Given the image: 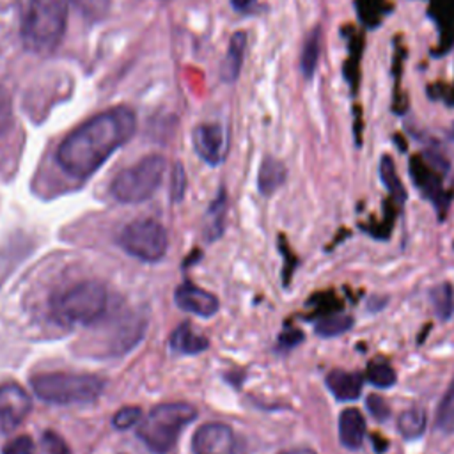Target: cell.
Returning <instances> with one entry per match:
<instances>
[{"mask_svg":"<svg viewBox=\"0 0 454 454\" xmlns=\"http://www.w3.org/2000/svg\"><path fill=\"white\" fill-rule=\"evenodd\" d=\"M245 48H247V32H243V30L234 32L229 41V48H227L225 59L222 62V67H220V76L225 83H232L238 80L241 66H243Z\"/></svg>","mask_w":454,"mask_h":454,"instance_id":"4fadbf2b","label":"cell"},{"mask_svg":"<svg viewBox=\"0 0 454 454\" xmlns=\"http://www.w3.org/2000/svg\"><path fill=\"white\" fill-rule=\"evenodd\" d=\"M32 408L30 395L27 390L14 383L0 385V426L4 429H14L20 426Z\"/></svg>","mask_w":454,"mask_h":454,"instance_id":"30bf717a","label":"cell"},{"mask_svg":"<svg viewBox=\"0 0 454 454\" xmlns=\"http://www.w3.org/2000/svg\"><path fill=\"white\" fill-rule=\"evenodd\" d=\"M165 158L149 154L121 170L110 183V193L122 204H138L154 195L165 174Z\"/></svg>","mask_w":454,"mask_h":454,"instance_id":"8992f818","label":"cell"},{"mask_svg":"<svg viewBox=\"0 0 454 454\" xmlns=\"http://www.w3.org/2000/svg\"><path fill=\"white\" fill-rule=\"evenodd\" d=\"M193 454H245V443L223 422H207L197 427L192 438Z\"/></svg>","mask_w":454,"mask_h":454,"instance_id":"ba28073f","label":"cell"},{"mask_svg":"<svg viewBox=\"0 0 454 454\" xmlns=\"http://www.w3.org/2000/svg\"><path fill=\"white\" fill-rule=\"evenodd\" d=\"M452 137H454V126H452Z\"/></svg>","mask_w":454,"mask_h":454,"instance_id":"e575fe53","label":"cell"},{"mask_svg":"<svg viewBox=\"0 0 454 454\" xmlns=\"http://www.w3.org/2000/svg\"><path fill=\"white\" fill-rule=\"evenodd\" d=\"M197 410L188 403H165L154 406L137 426V436L154 454L174 449L181 431L193 422Z\"/></svg>","mask_w":454,"mask_h":454,"instance_id":"3957f363","label":"cell"},{"mask_svg":"<svg viewBox=\"0 0 454 454\" xmlns=\"http://www.w3.org/2000/svg\"><path fill=\"white\" fill-rule=\"evenodd\" d=\"M174 301L181 310H186V312L200 316V317H211L220 309L218 298L213 293H209L192 282H183L181 286L176 287Z\"/></svg>","mask_w":454,"mask_h":454,"instance_id":"8fae6325","label":"cell"},{"mask_svg":"<svg viewBox=\"0 0 454 454\" xmlns=\"http://www.w3.org/2000/svg\"><path fill=\"white\" fill-rule=\"evenodd\" d=\"M140 420H142V410L138 406H124L112 419L114 427L117 429H131L133 426H138Z\"/></svg>","mask_w":454,"mask_h":454,"instance_id":"484cf974","label":"cell"},{"mask_svg":"<svg viewBox=\"0 0 454 454\" xmlns=\"http://www.w3.org/2000/svg\"><path fill=\"white\" fill-rule=\"evenodd\" d=\"M339 300L332 294V293H323V294H317L314 300H312V310L321 317V316H326V314H332V312H339Z\"/></svg>","mask_w":454,"mask_h":454,"instance_id":"4316f807","label":"cell"},{"mask_svg":"<svg viewBox=\"0 0 454 454\" xmlns=\"http://www.w3.org/2000/svg\"><path fill=\"white\" fill-rule=\"evenodd\" d=\"M184 188H186V174L181 163H176L172 168V179H170V197L172 202H179L184 195Z\"/></svg>","mask_w":454,"mask_h":454,"instance_id":"83f0119b","label":"cell"},{"mask_svg":"<svg viewBox=\"0 0 454 454\" xmlns=\"http://www.w3.org/2000/svg\"><path fill=\"white\" fill-rule=\"evenodd\" d=\"M69 2L90 23H98L105 20L110 12V4H112V0H69Z\"/></svg>","mask_w":454,"mask_h":454,"instance_id":"603a6c76","label":"cell"},{"mask_svg":"<svg viewBox=\"0 0 454 454\" xmlns=\"http://www.w3.org/2000/svg\"><path fill=\"white\" fill-rule=\"evenodd\" d=\"M365 436V419L356 408H346L339 417V440L348 449H358Z\"/></svg>","mask_w":454,"mask_h":454,"instance_id":"7c38bea8","label":"cell"},{"mask_svg":"<svg viewBox=\"0 0 454 454\" xmlns=\"http://www.w3.org/2000/svg\"><path fill=\"white\" fill-rule=\"evenodd\" d=\"M207 346H209V340L188 323H183L181 326H177L170 335V348L176 353L195 355L207 349Z\"/></svg>","mask_w":454,"mask_h":454,"instance_id":"9a60e30c","label":"cell"},{"mask_svg":"<svg viewBox=\"0 0 454 454\" xmlns=\"http://www.w3.org/2000/svg\"><path fill=\"white\" fill-rule=\"evenodd\" d=\"M117 241L124 252L144 261L156 262L165 257L168 236L165 227L153 218H138L122 227Z\"/></svg>","mask_w":454,"mask_h":454,"instance_id":"52a82bcc","label":"cell"},{"mask_svg":"<svg viewBox=\"0 0 454 454\" xmlns=\"http://www.w3.org/2000/svg\"><path fill=\"white\" fill-rule=\"evenodd\" d=\"M367 410L369 413L376 419V420H385L390 415V408L388 404L383 401V397L372 394L367 397Z\"/></svg>","mask_w":454,"mask_h":454,"instance_id":"f546056e","label":"cell"},{"mask_svg":"<svg viewBox=\"0 0 454 454\" xmlns=\"http://www.w3.org/2000/svg\"><path fill=\"white\" fill-rule=\"evenodd\" d=\"M319 50H321V30L314 28L301 48V57H300V69L305 78H312L317 60H319Z\"/></svg>","mask_w":454,"mask_h":454,"instance_id":"ac0fdd59","label":"cell"},{"mask_svg":"<svg viewBox=\"0 0 454 454\" xmlns=\"http://www.w3.org/2000/svg\"><path fill=\"white\" fill-rule=\"evenodd\" d=\"M34 394L51 404H85L96 401L105 381L96 374L82 372H43L30 378Z\"/></svg>","mask_w":454,"mask_h":454,"instance_id":"5b68a950","label":"cell"},{"mask_svg":"<svg viewBox=\"0 0 454 454\" xmlns=\"http://www.w3.org/2000/svg\"><path fill=\"white\" fill-rule=\"evenodd\" d=\"M108 305L106 287L98 280L78 282L51 300V316L67 326L92 325L103 317Z\"/></svg>","mask_w":454,"mask_h":454,"instance_id":"277c9868","label":"cell"},{"mask_svg":"<svg viewBox=\"0 0 454 454\" xmlns=\"http://www.w3.org/2000/svg\"><path fill=\"white\" fill-rule=\"evenodd\" d=\"M35 445L30 436H16L14 440L7 442L2 449V454H34Z\"/></svg>","mask_w":454,"mask_h":454,"instance_id":"f1b7e54d","label":"cell"},{"mask_svg":"<svg viewBox=\"0 0 454 454\" xmlns=\"http://www.w3.org/2000/svg\"><path fill=\"white\" fill-rule=\"evenodd\" d=\"M223 215H225V193L223 190H220V193L216 195V199L213 200L207 215H206V236L207 239H216L218 236H222L223 231Z\"/></svg>","mask_w":454,"mask_h":454,"instance_id":"ffe728a7","label":"cell"},{"mask_svg":"<svg viewBox=\"0 0 454 454\" xmlns=\"http://www.w3.org/2000/svg\"><path fill=\"white\" fill-rule=\"evenodd\" d=\"M362 376L356 372H348L335 369L326 376V385L330 392L340 401H353L360 395L362 390Z\"/></svg>","mask_w":454,"mask_h":454,"instance_id":"5bb4252c","label":"cell"},{"mask_svg":"<svg viewBox=\"0 0 454 454\" xmlns=\"http://www.w3.org/2000/svg\"><path fill=\"white\" fill-rule=\"evenodd\" d=\"M231 5L238 12H248L255 5V0H231Z\"/></svg>","mask_w":454,"mask_h":454,"instance_id":"1f68e13d","label":"cell"},{"mask_svg":"<svg viewBox=\"0 0 454 454\" xmlns=\"http://www.w3.org/2000/svg\"><path fill=\"white\" fill-rule=\"evenodd\" d=\"M69 0H18L20 37L30 53L48 55L62 41Z\"/></svg>","mask_w":454,"mask_h":454,"instance_id":"7a4b0ae2","label":"cell"},{"mask_svg":"<svg viewBox=\"0 0 454 454\" xmlns=\"http://www.w3.org/2000/svg\"><path fill=\"white\" fill-rule=\"evenodd\" d=\"M351 317L344 316L340 312H332L326 316H321L316 323V332L323 337H333L342 332H346L351 326Z\"/></svg>","mask_w":454,"mask_h":454,"instance_id":"44dd1931","label":"cell"},{"mask_svg":"<svg viewBox=\"0 0 454 454\" xmlns=\"http://www.w3.org/2000/svg\"><path fill=\"white\" fill-rule=\"evenodd\" d=\"M365 376H367L369 383L378 387V388H387V387H392L395 383V372L387 362L369 364Z\"/></svg>","mask_w":454,"mask_h":454,"instance_id":"cb8c5ba5","label":"cell"},{"mask_svg":"<svg viewBox=\"0 0 454 454\" xmlns=\"http://www.w3.org/2000/svg\"><path fill=\"white\" fill-rule=\"evenodd\" d=\"M135 129L137 115L129 106L108 108L67 133L57 149V163L71 177L85 179L122 147Z\"/></svg>","mask_w":454,"mask_h":454,"instance_id":"6da1fadb","label":"cell"},{"mask_svg":"<svg viewBox=\"0 0 454 454\" xmlns=\"http://www.w3.org/2000/svg\"><path fill=\"white\" fill-rule=\"evenodd\" d=\"M431 300H433V305H434V312L442 317V319H447L454 309V300H452V287L443 282L440 286H436L433 289V294H431Z\"/></svg>","mask_w":454,"mask_h":454,"instance_id":"d4e9b609","label":"cell"},{"mask_svg":"<svg viewBox=\"0 0 454 454\" xmlns=\"http://www.w3.org/2000/svg\"><path fill=\"white\" fill-rule=\"evenodd\" d=\"M426 411L422 408H410L399 415L397 426L404 438H419L426 429Z\"/></svg>","mask_w":454,"mask_h":454,"instance_id":"d6986e66","label":"cell"},{"mask_svg":"<svg viewBox=\"0 0 454 454\" xmlns=\"http://www.w3.org/2000/svg\"><path fill=\"white\" fill-rule=\"evenodd\" d=\"M193 149L202 161L211 167L220 165L225 160L229 149V137L220 122L199 124L192 135Z\"/></svg>","mask_w":454,"mask_h":454,"instance_id":"9c48e42d","label":"cell"},{"mask_svg":"<svg viewBox=\"0 0 454 454\" xmlns=\"http://www.w3.org/2000/svg\"><path fill=\"white\" fill-rule=\"evenodd\" d=\"M410 170L413 174L415 183L424 190V193H427L436 204L442 202V183L438 179V176L422 161L415 160L410 165Z\"/></svg>","mask_w":454,"mask_h":454,"instance_id":"e0dca14e","label":"cell"},{"mask_svg":"<svg viewBox=\"0 0 454 454\" xmlns=\"http://www.w3.org/2000/svg\"><path fill=\"white\" fill-rule=\"evenodd\" d=\"M286 167L282 161H278L277 158L266 156L259 167V176H257V188L262 195H271L273 192H277L284 181H286Z\"/></svg>","mask_w":454,"mask_h":454,"instance_id":"2e32d148","label":"cell"},{"mask_svg":"<svg viewBox=\"0 0 454 454\" xmlns=\"http://www.w3.org/2000/svg\"><path fill=\"white\" fill-rule=\"evenodd\" d=\"M380 176H381V181L387 186V190L395 197V200L403 202L406 199V192H404V186L401 184V181L395 174V167H394L392 158L387 156V154L380 161Z\"/></svg>","mask_w":454,"mask_h":454,"instance_id":"7402d4cb","label":"cell"},{"mask_svg":"<svg viewBox=\"0 0 454 454\" xmlns=\"http://www.w3.org/2000/svg\"><path fill=\"white\" fill-rule=\"evenodd\" d=\"M284 454H316V452L310 450V449H293V450H287Z\"/></svg>","mask_w":454,"mask_h":454,"instance_id":"836d02e7","label":"cell"},{"mask_svg":"<svg viewBox=\"0 0 454 454\" xmlns=\"http://www.w3.org/2000/svg\"><path fill=\"white\" fill-rule=\"evenodd\" d=\"M9 115H11V112H9V108L5 106V101L0 99V131L5 129V122H7Z\"/></svg>","mask_w":454,"mask_h":454,"instance_id":"d6a6232c","label":"cell"},{"mask_svg":"<svg viewBox=\"0 0 454 454\" xmlns=\"http://www.w3.org/2000/svg\"><path fill=\"white\" fill-rule=\"evenodd\" d=\"M44 442L48 443V447L51 449V452L53 454H69L67 452V447H66V443H64V440L62 438H59L55 433H46L44 434Z\"/></svg>","mask_w":454,"mask_h":454,"instance_id":"4dcf8cb0","label":"cell"}]
</instances>
